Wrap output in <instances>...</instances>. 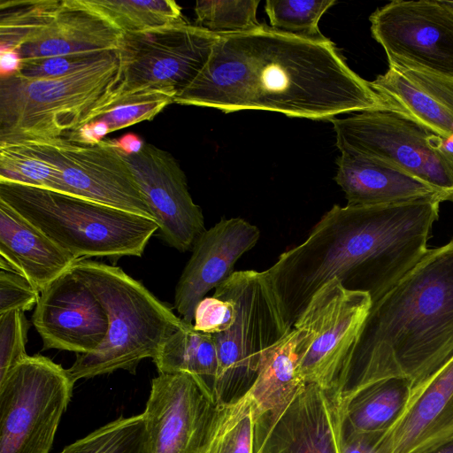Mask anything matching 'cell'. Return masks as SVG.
Masks as SVG:
<instances>
[{"label": "cell", "instance_id": "1", "mask_svg": "<svg viewBox=\"0 0 453 453\" xmlns=\"http://www.w3.org/2000/svg\"><path fill=\"white\" fill-rule=\"evenodd\" d=\"M441 203L334 204L302 243L267 269L289 326L315 292L334 278L368 293L372 303L381 297L427 253Z\"/></svg>", "mask_w": 453, "mask_h": 453}, {"label": "cell", "instance_id": "2", "mask_svg": "<svg viewBox=\"0 0 453 453\" xmlns=\"http://www.w3.org/2000/svg\"><path fill=\"white\" fill-rule=\"evenodd\" d=\"M453 358V239L375 302L360 332L340 398L388 377L418 388Z\"/></svg>", "mask_w": 453, "mask_h": 453}, {"label": "cell", "instance_id": "3", "mask_svg": "<svg viewBox=\"0 0 453 453\" xmlns=\"http://www.w3.org/2000/svg\"><path fill=\"white\" fill-rule=\"evenodd\" d=\"M248 36L254 60L248 110L326 120L386 111L370 81L349 68L328 38L299 37L265 25Z\"/></svg>", "mask_w": 453, "mask_h": 453}, {"label": "cell", "instance_id": "4", "mask_svg": "<svg viewBox=\"0 0 453 453\" xmlns=\"http://www.w3.org/2000/svg\"><path fill=\"white\" fill-rule=\"evenodd\" d=\"M117 51L58 78H0V142L57 138L98 118L119 96Z\"/></svg>", "mask_w": 453, "mask_h": 453}, {"label": "cell", "instance_id": "5", "mask_svg": "<svg viewBox=\"0 0 453 453\" xmlns=\"http://www.w3.org/2000/svg\"><path fill=\"white\" fill-rule=\"evenodd\" d=\"M71 271L96 296L108 318L107 334L97 349L77 354L66 369L73 382L120 369L134 373L142 359H153L164 342L187 325L119 266L81 259Z\"/></svg>", "mask_w": 453, "mask_h": 453}, {"label": "cell", "instance_id": "6", "mask_svg": "<svg viewBox=\"0 0 453 453\" xmlns=\"http://www.w3.org/2000/svg\"><path fill=\"white\" fill-rule=\"evenodd\" d=\"M0 199L79 260L142 257L155 219L73 195L0 181Z\"/></svg>", "mask_w": 453, "mask_h": 453}, {"label": "cell", "instance_id": "7", "mask_svg": "<svg viewBox=\"0 0 453 453\" xmlns=\"http://www.w3.org/2000/svg\"><path fill=\"white\" fill-rule=\"evenodd\" d=\"M214 296L232 300L236 318L226 331L212 334L218 357L212 392L217 403L245 395L265 356L293 329L266 271L234 272Z\"/></svg>", "mask_w": 453, "mask_h": 453}, {"label": "cell", "instance_id": "8", "mask_svg": "<svg viewBox=\"0 0 453 453\" xmlns=\"http://www.w3.org/2000/svg\"><path fill=\"white\" fill-rule=\"evenodd\" d=\"M330 121L341 152L398 169L453 202V149L440 136L386 111H362Z\"/></svg>", "mask_w": 453, "mask_h": 453}, {"label": "cell", "instance_id": "9", "mask_svg": "<svg viewBox=\"0 0 453 453\" xmlns=\"http://www.w3.org/2000/svg\"><path fill=\"white\" fill-rule=\"evenodd\" d=\"M371 305L368 293L337 278L315 292L293 326L298 372L305 383L339 394Z\"/></svg>", "mask_w": 453, "mask_h": 453}, {"label": "cell", "instance_id": "10", "mask_svg": "<svg viewBox=\"0 0 453 453\" xmlns=\"http://www.w3.org/2000/svg\"><path fill=\"white\" fill-rule=\"evenodd\" d=\"M73 384L40 354L12 367L0 380V453H49Z\"/></svg>", "mask_w": 453, "mask_h": 453}, {"label": "cell", "instance_id": "11", "mask_svg": "<svg viewBox=\"0 0 453 453\" xmlns=\"http://www.w3.org/2000/svg\"><path fill=\"white\" fill-rule=\"evenodd\" d=\"M219 37L184 19L123 34L117 50L122 73L119 96L150 88H170L177 95L204 67Z\"/></svg>", "mask_w": 453, "mask_h": 453}, {"label": "cell", "instance_id": "12", "mask_svg": "<svg viewBox=\"0 0 453 453\" xmlns=\"http://www.w3.org/2000/svg\"><path fill=\"white\" fill-rule=\"evenodd\" d=\"M22 143L58 169L65 194L154 219L123 153L111 139L83 144L60 136Z\"/></svg>", "mask_w": 453, "mask_h": 453}, {"label": "cell", "instance_id": "13", "mask_svg": "<svg viewBox=\"0 0 453 453\" xmlns=\"http://www.w3.org/2000/svg\"><path fill=\"white\" fill-rule=\"evenodd\" d=\"M369 20L388 61L453 76V12L442 0H395Z\"/></svg>", "mask_w": 453, "mask_h": 453}, {"label": "cell", "instance_id": "14", "mask_svg": "<svg viewBox=\"0 0 453 453\" xmlns=\"http://www.w3.org/2000/svg\"><path fill=\"white\" fill-rule=\"evenodd\" d=\"M342 424L338 395L304 383L256 418L253 453H342Z\"/></svg>", "mask_w": 453, "mask_h": 453}, {"label": "cell", "instance_id": "15", "mask_svg": "<svg viewBox=\"0 0 453 453\" xmlns=\"http://www.w3.org/2000/svg\"><path fill=\"white\" fill-rule=\"evenodd\" d=\"M217 401L188 373H159L143 412L149 453H200Z\"/></svg>", "mask_w": 453, "mask_h": 453}, {"label": "cell", "instance_id": "16", "mask_svg": "<svg viewBox=\"0 0 453 453\" xmlns=\"http://www.w3.org/2000/svg\"><path fill=\"white\" fill-rule=\"evenodd\" d=\"M124 157L164 240L180 252L192 250L206 230L204 218L177 160L150 143H144L140 152Z\"/></svg>", "mask_w": 453, "mask_h": 453}, {"label": "cell", "instance_id": "17", "mask_svg": "<svg viewBox=\"0 0 453 453\" xmlns=\"http://www.w3.org/2000/svg\"><path fill=\"white\" fill-rule=\"evenodd\" d=\"M32 322L43 349L90 353L104 341L108 318L96 296L71 270L40 295Z\"/></svg>", "mask_w": 453, "mask_h": 453}, {"label": "cell", "instance_id": "18", "mask_svg": "<svg viewBox=\"0 0 453 453\" xmlns=\"http://www.w3.org/2000/svg\"><path fill=\"white\" fill-rule=\"evenodd\" d=\"M259 237L258 227L242 218L221 219L202 233L175 288L173 306L185 323L193 324L197 303L232 275Z\"/></svg>", "mask_w": 453, "mask_h": 453}, {"label": "cell", "instance_id": "19", "mask_svg": "<svg viewBox=\"0 0 453 453\" xmlns=\"http://www.w3.org/2000/svg\"><path fill=\"white\" fill-rule=\"evenodd\" d=\"M123 32L84 0H48L38 25L15 49L22 60L117 51Z\"/></svg>", "mask_w": 453, "mask_h": 453}, {"label": "cell", "instance_id": "20", "mask_svg": "<svg viewBox=\"0 0 453 453\" xmlns=\"http://www.w3.org/2000/svg\"><path fill=\"white\" fill-rule=\"evenodd\" d=\"M370 81L386 111L411 120L453 144V76L388 60Z\"/></svg>", "mask_w": 453, "mask_h": 453}, {"label": "cell", "instance_id": "21", "mask_svg": "<svg viewBox=\"0 0 453 453\" xmlns=\"http://www.w3.org/2000/svg\"><path fill=\"white\" fill-rule=\"evenodd\" d=\"M253 73L248 33L219 35L204 67L175 96L173 103L215 108L225 113L248 110Z\"/></svg>", "mask_w": 453, "mask_h": 453}, {"label": "cell", "instance_id": "22", "mask_svg": "<svg viewBox=\"0 0 453 453\" xmlns=\"http://www.w3.org/2000/svg\"><path fill=\"white\" fill-rule=\"evenodd\" d=\"M79 259L0 199V267L27 279L40 292Z\"/></svg>", "mask_w": 453, "mask_h": 453}, {"label": "cell", "instance_id": "23", "mask_svg": "<svg viewBox=\"0 0 453 453\" xmlns=\"http://www.w3.org/2000/svg\"><path fill=\"white\" fill-rule=\"evenodd\" d=\"M453 434V358L416 389L388 432L391 453H418Z\"/></svg>", "mask_w": 453, "mask_h": 453}, {"label": "cell", "instance_id": "24", "mask_svg": "<svg viewBox=\"0 0 453 453\" xmlns=\"http://www.w3.org/2000/svg\"><path fill=\"white\" fill-rule=\"evenodd\" d=\"M335 181L347 205L365 206L421 199L447 201L440 191L398 169L359 155L341 152Z\"/></svg>", "mask_w": 453, "mask_h": 453}, {"label": "cell", "instance_id": "25", "mask_svg": "<svg viewBox=\"0 0 453 453\" xmlns=\"http://www.w3.org/2000/svg\"><path fill=\"white\" fill-rule=\"evenodd\" d=\"M417 388L403 377L371 382L341 401L343 427L357 433H388L400 421Z\"/></svg>", "mask_w": 453, "mask_h": 453}, {"label": "cell", "instance_id": "26", "mask_svg": "<svg viewBox=\"0 0 453 453\" xmlns=\"http://www.w3.org/2000/svg\"><path fill=\"white\" fill-rule=\"evenodd\" d=\"M296 329L264 357L257 378L247 394L256 406L257 417L286 403L305 382L297 368Z\"/></svg>", "mask_w": 453, "mask_h": 453}, {"label": "cell", "instance_id": "27", "mask_svg": "<svg viewBox=\"0 0 453 453\" xmlns=\"http://www.w3.org/2000/svg\"><path fill=\"white\" fill-rule=\"evenodd\" d=\"M159 373H188L212 389L218 357L212 334L187 324L169 336L153 358Z\"/></svg>", "mask_w": 453, "mask_h": 453}, {"label": "cell", "instance_id": "28", "mask_svg": "<svg viewBox=\"0 0 453 453\" xmlns=\"http://www.w3.org/2000/svg\"><path fill=\"white\" fill-rule=\"evenodd\" d=\"M256 406L246 393L218 403L200 453H253Z\"/></svg>", "mask_w": 453, "mask_h": 453}, {"label": "cell", "instance_id": "29", "mask_svg": "<svg viewBox=\"0 0 453 453\" xmlns=\"http://www.w3.org/2000/svg\"><path fill=\"white\" fill-rule=\"evenodd\" d=\"M120 31L145 32L183 20L181 7L173 0H84Z\"/></svg>", "mask_w": 453, "mask_h": 453}, {"label": "cell", "instance_id": "30", "mask_svg": "<svg viewBox=\"0 0 453 453\" xmlns=\"http://www.w3.org/2000/svg\"><path fill=\"white\" fill-rule=\"evenodd\" d=\"M59 453H149L144 415L120 417Z\"/></svg>", "mask_w": 453, "mask_h": 453}, {"label": "cell", "instance_id": "31", "mask_svg": "<svg viewBox=\"0 0 453 453\" xmlns=\"http://www.w3.org/2000/svg\"><path fill=\"white\" fill-rule=\"evenodd\" d=\"M0 181L65 193L58 169L22 142H0Z\"/></svg>", "mask_w": 453, "mask_h": 453}, {"label": "cell", "instance_id": "32", "mask_svg": "<svg viewBox=\"0 0 453 453\" xmlns=\"http://www.w3.org/2000/svg\"><path fill=\"white\" fill-rule=\"evenodd\" d=\"M259 0L196 1V26L218 35L254 32L263 25L257 19Z\"/></svg>", "mask_w": 453, "mask_h": 453}, {"label": "cell", "instance_id": "33", "mask_svg": "<svg viewBox=\"0 0 453 453\" xmlns=\"http://www.w3.org/2000/svg\"><path fill=\"white\" fill-rule=\"evenodd\" d=\"M335 3L334 0H267L265 10L274 30L303 38L324 39L319 21Z\"/></svg>", "mask_w": 453, "mask_h": 453}, {"label": "cell", "instance_id": "34", "mask_svg": "<svg viewBox=\"0 0 453 453\" xmlns=\"http://www.w3.org/2000/svg\"><path fill=\"white\" fill-rule=\"evenodd\" d=\"M176 92L170 88H150L119 96L97 119L104 120L110 133L134 124L153 119L173 103Z\"/></svg>", "mask_w": 453, "mask_h": 453}, {"label": "cell", "instance_id": "35", "mask_svg": "<svg viewBox=\"0 0 453 453\" xmlns=\"http://www.w3.org/2000/svg\"><path fill=\"white\" fill-rule=\"evenodd\" d=\"M28 327L23 311L0 314V380L28 356L26 352Z\"/></svg>", "mask_w": 453, "mask_h": 453}, {"label": "cell", "instance_id": "36", "mask_svg": "<svg viewBox=\"0 0 453 453\" xmlns=\"http://www.w3.org/2000/svg\"><path fill=\"white\" fill-rule=\"evenodd\" d=\"M113 51L89 52L75 55L22 60L19 75L27 79H48L67 75L104 59Z\"/></svg>", "mask_w": 453, "mask_h": 453}, {"label": "cell", "instance_id": "37", "mask_svg": "<svg viewBox=\"0 0 453 453\" xmlns=\"http://www.w3.org/2000/svg\"><path fill=\"white\" fill-rule=\"evenodd\" d=\"M235 318L236 307L232 300L205 296L195 309L193 326L196 331L216 334L232 326Z\"/></svg>", "mask_w": 453, "mask_h": 453}, {"label": "cell", "instance_id": "38", "mask_svg": "<svg viewBox=\"0 0 453 453\" xmlns=\"http://www.w3.org/2000/svg\"><path fill=\"white\" fill-rule=\"evenodd\" d=\"M41 292L20 274L0 271V314L27 311L36 305Z\"/></svg>", "mask_w": 453, "mask_h": 453}, {"label": "cell", "instance_id": "39", "mask_svg": "<svg viewBox=\"0 0 453 453\" xmlns=\"http://www.w3.org/2000/svg\"><path fill=\"white\" fill-rule=\"evenodd\" d=\"M342 452L391 453L388 432L357 433L348 430L342 426Z\"/></svg>", "mask_w": 453, "mask_h": 453}, {"label": "cell", "instance_id": "40", "mask_svg": "<svg viewBox=\"0 0 453 453\" xmlns=\"http://www.w3.org/2000/svg\"><path fill=\"white\" fill-rule=\"evenodd\" d=\"M21 65L22 58L15 49H0V78L19 73Z\"/></svg>", "mask_w": 453, "mask_h": 453}, {"label": "cell", "instance_id": "41", "mask_svg": "<svg viewBox=\"0 0 453 453\" xmlns=\"http://www.w3.org/2000/svg\"><path fill=\"white\" fill-rule=\"evenodd\" d=\"M113 145L124 155L136 154L141 151L144 142L133 133H127L118 139H111Z\"/></svg>", "mask_w": 453, "mask_h": 453}, {"label": "cell", "instance_id": "42", "mask_svg": "<svg viewBox=\"0 0 453 453\" xmlns=\"http://www.w3.org/2000/svg\"><path fill=\"white\" fill-rule=\"evenodd\" d=\"M63 136L83 144H96L100 142L96 138L90 123H87L79 129L71 131Z\"/></svg>", "mask_w": 453, "mask_h": 453}, {"label": "cell", "instance_id": "43", "mask_svg": "<svg viewBox=\"0 0 453 453\" xmlns=\"http://www.w3.org/2000/svg\"><path fill=\"white\" fill-rule=\"evenodd\" d=\"M418 453H453V434Z\"/></svg>", "mask_w": 453, "mask_h": 453}, {"label": "cell", "instance_id": "44", "mask_svg": "<svg viewBox=\"0 0 453 453\" xmlns=\"http://www.w3.org/2000/svg\"><path fill=\"white\" fill-rule=\"evenodd\" d=\"M92 130L96 138L98 141L104 140L103 138L110 133V127L108 123L102 119H96L90 122Z\"/></svg>", "mask_w": 453, "mask_h": 453}, {"label": "cell", "instance_id": "45", "mask_svg": "<svg viewBox=\"0 0 453 453\" xmlns=\"http://www.w3.org/2000/svg\"><path fill=\"white\" fill-rule=\"evenodd\" d=\"M444 4L447 5L453 12V1L442 0Z\"/></svg>", "mask_w": 453, "mask_h": 453}]
</instances>
